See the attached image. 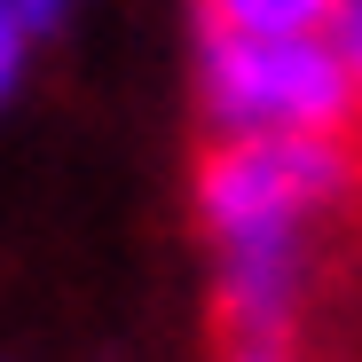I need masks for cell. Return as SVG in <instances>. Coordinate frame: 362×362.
<instances>
[{"mask_svg":"<svg viewBox=\"0 0 362 362\" xmlns=\"http://www.w3.org/2000/svg\"><path fill=\"white\" fill-rule=\"evenodd\" d=\"M331 47H339V64H346V87H354V127H362V0H346V8H339Z\"/></svg>","mask_w":362,"mask_h":362,"instance_id":"obj_5","label":"cell"},{"mask_svg":"<svg viewBox=\"0 0 362 362\" xmlns=\"http://www.w3.org/2000/svg\"><path fill=\"white\" fill-rule=\"evenodd\" d=\"M213 362H315L299 339H221Z\"/></svg>","mask_w":362,"mask_h":362,"instance_id":"obj_6","label":"cell"},{"mask_svg":"<svg viewBox=\"0 0 362 362\" xmlns=\"http://www.w3.org/2000/svg\"><path fill=\"white\" fill-rule=\"evenodd\" d=\"M40 47H47V40L24 24V8H16V0H0V118L32 95V79H40Z\"/></svg>","mask_w":362,"mask_h":362,"instance_id":"obj_4","label":"cell"},{"mask_svg":"<svg viewBox=\"0 0 362 362\" xmlns=\"http://www.w3.org/2000/svg\"><path fill=\"white\" fill-rule=\"evenodd\" d=\"M189 110L205 134H362L354 87L331 32L308 40H252L189 24Z\"/></svg>","mask_w":362,"mask_h":362,"instance_id":"obj_2","label":"cell"},{"mask_svg":"<svg viewBox=\"0 0 362 362\" xmlns=\"http://www.w3.org/2000/svg\"><path fill=\"white\" fill-rule=\"evenodd\" d=\"M346 0H189V24L205 32H252V40H308L331 32Z\"/></svg>","mask_w":362,"mask_h":362,"instance_id":"obj_3","label":"cell"},{"mask_svg":"<svg viewBox=\"0 0 362 362\" xmlns=\"http://www.w3.org/2000/svg\"><path fill=\"white\" fill-rule=\"evenodd\" d=\"M16 8H24V24H32L40 40H64L71 16H79V0H16Z\"/></svg>","mask_w":362,"mask_h":362,"instance_id":"obj_7","label":"cell"},{"mask_svg":"<svg viewBox=\"0 0 362 362\" xmlns=\"http://www.w3.org/2000/svg\"><path fill=\"white\" fill-rule=\"evenodd\" d=\"M354 213L362 134H205L181 173V221L221 339H299Z\"/></svg>","mask_w":362,"mask_h":362,"instance_id":"obj_1","label":"cell"}]
</instances>
